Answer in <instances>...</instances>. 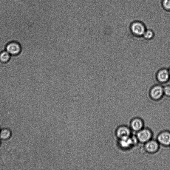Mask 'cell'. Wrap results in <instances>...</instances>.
<instances>
[{
    "label": "cell",
    "instance_id": "cell-13",
    "mask_svg": "<svg viewBox=\"0 0 170 170\" xmlns=\"http://www.w3.org/2000/svg\"><path fill=\"white\" fill-rule=\"evenodd\" d=\"M163 5L166 11H170V0H163Z\"/></svg>",
    "mask_w": 170,
    "mask_h": 170
},
{
    "label": "cell",
    "instance_id": "cell-18",
    "mask_svg": "<svg viewBox=\"0 0 170 170\" xmlns=\"http://www.w3.org/2000/svg\"></svg>",
    "mask_w": 170,
    "mask_h": 170
},
{
    "label": "cell",
    "instance_id": "cell-1",
    "mask_svg": "<svg viewBox=\"0 0 170 170\" xmlns=\"http://www.w3.org/2000/svg\"><path fill=\"white\" fill-rule=\"evenodd\" d=\"M136 136L138 142L145 144L152 139V133L150 129L143 128L137 132Z\"/></svg>",
    "mask_w": 170,
    "mask_h": 170
},
{
    "label": "cell",
    "instance_id": "cell-6",
    "mask_svg": "<svg viewBox=\"0 0 170 170\" xmlns=\"http://www.w3.org/2000/svg\"><path fill=\"white\" fill-rule=\"evenodd\" d=\"M157 141L159 144L167 146L170 144V133L168 131H163L158 135Z\"/></svg>",
    "mask_w": 170,
    "mask_h": 170
},
{
    "label": "cell",
    "instance_id": "cell-12",
    "mask_svg": "<svg viewBox=\"0 0 170 170\" xmlns=\"http://www.w3.org/2000/svg\"><path fill=\"white\" fill-rule=\"evenodd\" d=\"M11 133L10 130L5 129L0 132V137L2 139L7 140L10 137Z\"/></svg>",
    "mask_w": 170,
    "mask_h": 170
},
{
    "label": "cell",
    "instance_id": "cell-15",
    "mask_svg": "<svg viewBox=\"0 0 170 170\" xmlns=\"http://www.w3.org/2000/svg\"><path fill=\"white\" fill-rule=\"evenodd\" d=\"M163 92L166 95L170 96V87L166 86L164 88Z\"/></svg>",
    "mask_w": 170,
    "mask_h": 170
},
{
    "label": "cell",
    "instance_id": "cell-7",
    "mask_svg": "<svg viewBox=\"0 0 170 170\" xmlns=\"http://www.w3.org/2000/svg\"><path fill=\"white\" fill-rule=\"evenodd\" d=\"M131 29L134 34L138 36L143 35L146 32L144 25L139 22H135L132 25Z\"/></svg>",
    "mask_w": 170,
    "mask_h": 170
},
{
    "label": "cell",
    "instance_id": "cell-3",
    "mask_svg": "<svg viewBox=\"0 0 170 170\" xmlns=\"http://www.w3.org/2000/svg\"><path fill=\"white\" fill-rule=\"evenodd\" d=\"M144 144V148L149 153H155L159 149L160 144L157 141L151 139Z\"/></svg>",
    "mask_w": 170,
    "mask_h": 170
},
{
    "label": "cell",
    "instance_id": "cell-16",
    "mask_svg": "<svg viewBox=\"0 0 170 170\" xmlns=\"http://www.w3.org/2000/svg\"><path fill=\"white\" fill-rule=\"evenodd\" d=\"M1 144V140H0V144Z\"/></svg>",
    "mask_w": 170,
    "mask_h": 170
},
{
    "label": "cell",
    "instance_id": "cell-14",
    "mask_svg": "<svg viewBox=\"0 0 170 170\" xmlns=\"http://www.w3.org/2000/svg\"><path fill=\"white\" fill-rule=\"evenodd\" d=\"M144 37L147 39H150L152 38L154 36V33L152 31L148 30L144 32Z\"/></svg>",
    "mask_w": 170,
    "mask_h": 170
},
{
    "label": "cell",
    "instance_id": "cell-10",
    "mask_svg": "<svg viewBox=\"0 0 170 170\" xmlns=\"http://www.w3.org/2000/svg\"><path fill=\"white\" fill-rule=\"evenodd\" d=\"M169 73L165 69L160 70L158 73L157 77L158 81L161 83H165L168 80Z\"/></svg>",
    "mask_w": 170,
    "mask_h": 170
},
{
    "label": "cell",
    "instance_id": "cell-17",
    "mask_svg": "<svg viewBox=\"0 0 170 170\" xmlns=\"http://www.w3.org/2000/svg\"><path fill=\"white\" fill-rule=\"evenodd\" d=\"M169 75H170V72H169Z\"/></svg>",
    "mask_w": 170,
    "mask_h": 170
},
{
    "label": "cell",
    "instance_id": "cell-11",
    "mask_svg": "<svg viewBox=\"0 0 170 170\" xmlns=\"http://www.w3.org/2000/svg\"><path fill=\"white\" fill-rule=\"evenodd\" d=\"M10 55L7 51L1 52L0 53V61L2 63H7L10 60Z\"/></svg>",
    "mask_w": 170,
    "mask_h": 170
},
{
    "label": "cell",
    "instance_id": "cell-2",
    "mask_svg": "<svg viewBox=\"0 0 170 170\" xmlns=\"http://www.w3.org/2000/svg\"><path fill=\"white\" fill-rule=\"evenodd\" d=\"M136 136H130L121 139L119 141V145L123 149H129L136 144L138 142Z\"/></svg>",
    "mask_w": 170,
    "mask_h": 170
},
{
    "label": "cell",
    "instance_id": "cell-4",
    "mask_svg": "<svg viewBox=\"0 0 170 170\" xmlns=\"http://www.w3.org/2000/svg\"><path fill=\"white\" fill-rule=\"evenodd\" d=\"M116 135L119 140L129 137L131 136V130L126 126H121L116 130Z\"/></svg>",
    "mask_w": 170,
    "mask_h": 170
},
{
    "label": "cell",
    "instance_id": "cell-5",
    "mask_svg": "<svg viewBox=\"0 0 170 170\" xmlns=\"http://www.w3.org/2000/svg\"><path fill=\"white\" fill-rule=\"evenodd\" d=\"M6 50L10 55L15 56L20 53L21 48L20 45L18 42H11L7 45Z\"/></svg>",
    "mask_w": 170,
    "mask_h": 170
},
{
    "label": "cell",
    "instance_id": "cell-9",
    "mask_svg": "<svg viewBox=\"0 0 170 170\" xmlns=\"http://www.w3.org/2000/svg\"><path fill=\"white\" fill-rule=\"evenodd\" d=\"M130 125L133 131L137 132L144 128V123L141 119L136 117L131 120Z\"/></svg>",
    "mask_w": 170,
    "mask_h": 170
},
{
    "label": "cell",
    "instance_id": "cell-8",
    "mask_svg": "<svg viewBox=\"0 0 170 170\" xmlns=\"http://www.w3.org/2000/svg\"><path fill=\"white\" fill-rule=\"evenodd\" d=\"M164 93L163 89L160 86H156L153 87L150 92V96L154 100H158L162 97Z\"/></svg>",
    "mask_w": 170,
    "mask_h": 170
}]
</instances>
